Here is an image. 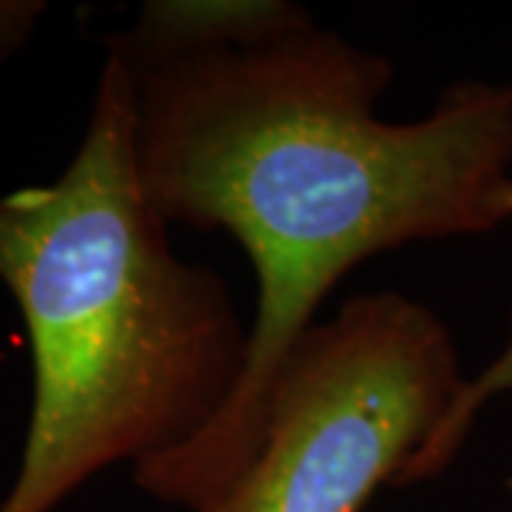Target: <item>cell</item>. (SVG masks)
<instances>
[{"mask_svg": "<svg viewBox=\"0 0 512 512\" xmlns=\"http://www.w3.org/2000/svg\"><path fill=\"white\" fill-rule=\"evenodd\" d=\"M131 92L137 180L165 225L228 231L256 274L248 362L220 419L131 470L197 512L254 458L279 367L356 265L501 222L512 83L458 80L419 120L376 114L393 63L305 23L245 46L148 52L106 40Z\"/></svg>", "mask_w": 512, "mask_h": 512, "instance_id": "6da1fadb", "label": "cell"}, {"mask_svg": "<svg viewBox=\"0 0 512 512\" xmlns=\"http://www.w3.org/2000/svg\"><path fill=\"white\" fill-rule=\"evenodd\" d=\"M0 282L35 376L0 512H55L111 464L134 470L191 444L245 373L251 328L225 276L174 251L140 188L117 57L63 174L0 194Z\"/></svg>", "mask_w": 512, "mask_h": 512, "instance_id": "7a4b0ae2", "label": "cell"}, {"mask_svg": "<svg viewBox=\"0 0 512 512\" xmlns=\"http://www.w3.org/2000/svg\"><path fill=\"white\" fill-rule=\"evenodd\" d=\"M467 379L433 308L356 293L288 353L254 458L197 512H362L379 487H399Z\"/></svg>", "mask_w": 512, "mask_h": 512, "instance_id": "3957f363", "label": "cell"}, {"mask_svg": "<svg viewBox=\"0 0 512 512\" xmlns=\"http://www.w3.org/2000/svg\"><path fill=\"white\" fill-rule=\"evenodd\" d=\"M311 20L305 6L288 0H148L111 37L148 52H200L256 43Z\"/></svg>", "mask_w": 512, "mask_h": 512, "instance_id": "277c9868", "label": "cell"}, {"mask_svg": "<svg viewBox=\"0 0 512 512\" xmlns=\"http://www.w3.org/2000/svg\"><path fill=\"white\" fill-rule=\"evenodd\" d=\"M495 214L498 222L512 220V177L501 185L498 200H495ZM512 390V313H510V333H507V345L495 356L490 365L484 367L478 376H470L461 396H458L456 407L450 410L447 421L436 430V436L427 441V447H421L413 456V461L404 467L399 487L407 484H419V481H430V478L441 476L461 453L464 441L470 436L473 424H476L478 413L487 404L498 399L501 393Z\"/></svg>", "mask_w": 512, "mask_h": 512, "instance_id": "5b68a950", "label": "cell"}, {"mask_svg": "<svg viewBox=\"0 0 512 512\" xmlns=\"http://www.w3.org/2000/svg\"><path fill=\"white\" fill-rule=\"evenodd\" d=\"M43 15L40 0H0V63L18 55Z\"/></svg>", "mask_w": 512, "mask_h": 512, "instance_id": "8992f818", "label": "cell"}]
</instances>
